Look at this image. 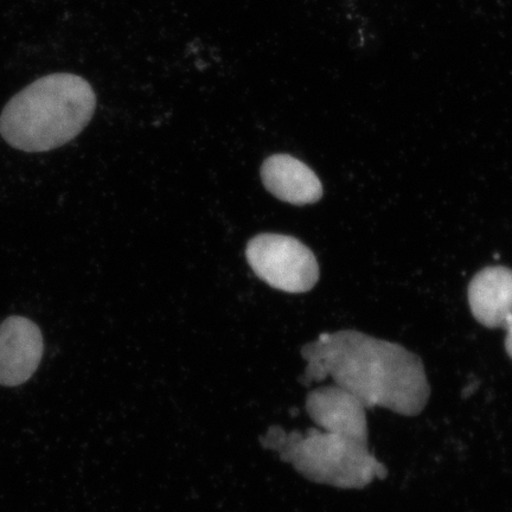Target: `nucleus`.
<instances>
[{
	"mask_svg": "<svg viewBox=\"0 0 512 512\" xmlns=\"http://www.w3.org/2000/svg\"><path fill=\"white\" fill-rule=\"evenodd\" d=\"M307 409L324 431L368 444L367 408L347 390L336 384L318 388L307 398Z\"/></svg>",
	"mask_w": 512,
	"mask_h": 512,
	"instance_id": "nucleus-6",
	"label": "nucleus"
},
{
	"mask_svg": "<svg viewBox=\"0 0 512 512\" xmlns=\"http://www.w3.org/2000/svg\"><path fill=\"white\" fill-rule=\"evenodd\" d=\"M505 330H507V337H505V350H507L508 355L512 360V319Z\"/></svg>",
	"mask_w": 512,
	"mask_h": 512,
	"instance_id": "nucleus-9",
	"label": "nucleus"
},
{
	"mask_svg": "<svg viewBox=\"0 0 512 512\" xmlns=\"http://www.w3.org/2000/svg\"><path fill=\"white\" fill-rule=\"evenodd\" d=\"M95 107L93 88L81 76H43L4 107L0 134L6 143L24 152L59 149L85 130Z\"/></svg>",
	"mask_w": 512,
	"mask_h": 512,
	"instance_id": "nucleus-2",
	"label": "nucleus"
},
{
	"mask_svg": "<svg viewBox=\"0 0 512 512\" xmlns=\"http://www.w3.org/2000/svg\"><path fill=\"white\" fill-rule=\"evenodd\" d=\"M292 458L306 477L341 489H363L387 476L368 444L326 431H310L299 440Z\"/></svg>",
	"mask_w": 512,
	"mask_h": 512,
	"instance_id": "nucleus-3",
	"label": "nucleus"
},
{
	"mask_svg": "<svg viewBox=\"0 0 512 512\" xmlns=\"http://www.w3.org/2000/svg\"><path fill=\"white\" fill-rule=\"evenodd\" d=\"M246 255L256 277L275 290L305 293L318 283L319 265L315 254L292 236L256 235L248 242Z\"/></svg>",
	"mask_w": 512,
	"mask_h": 512,
	"instance_id": "nucleus-4",
	"label": "nucleus"
},
{
	"mask_svg": "<svg viewBox=\"0 0 512 512\" xmlns=\"http://www.w3.org/2000/svg\"><path fill=\"white\" fill-rule=\"evenodd\" d=\"M467 298L478 323L489 329H507L512 319V270L484 268L471 280Z\"/></svg>",
	"mask_w": 512,
	"mask_h": 512,
	"instance_id": "nucleus-7",
	"label": "nucleus"
},
{
	"mask_svg": "<svg viewBox=\"0 0 512 512\" xmlns=\"http://www.w3.org/2000/svg\"><path fill=\"white\" fill-rule=\"evenodd\" d=\"M305 379L331 376L364 407H382L401 415L420 414L430 399L424 363L402 345L356 330L323 334L306 344Z\"/></svg>",
	"mask_w": 512,
	"mask_h": 512,
	"instance_id": "nucleus-1",
	"label": "nucleus"
},
{
	"mask_svg": "<svg viewBox=\"0 0 512 512\" xmlns=\"http://www.w3.org/2000/svg\"><path fill=\"white\" fill-rule=\"evenodd\" d=\"M44 350L40 328L32 320L11 316L0 325V384L16 387L40 366Z\"/></svg>",
	"mask_w": 512,
	"mask_h": 512,
	"instance_id": "nucleus-5",
	"label": "nucleus"
},
{
	"mask_svg": "<svg viewBox=\"0 0 512 512\" xmlns=\"http://www.w3.org/2000/svg\"><path fill=\"white\" fill-rule=\"evenodd\" d=\"M265 188L278 200L306 206L317 203L323 196V185L309 166L290 155H273L261 166Z\"/></svg>",
	"mask_w": 512,
	"mask_h": 512,
	"instance_id": "nucleus-8",
	"label": "nucleus"
}]
</instances>
